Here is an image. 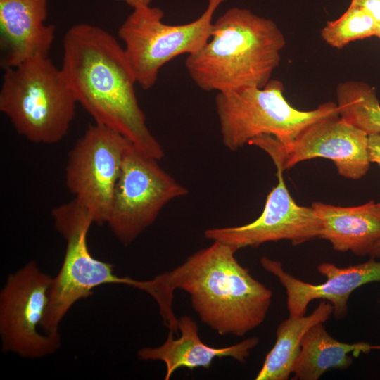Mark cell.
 <instances>
[{
	"label": "cell",
	"instance_id": "obj_1",
	"mask_svg": "<svg viewBox=\"0 0 380 380\" xmlns=\"http://www.w3.org/2000/svg\"><path fill=\"white\" fill-rule=\"evenodd\" d=\"M229 246L214 241L172 270L150 279V295L157 303L169 331L177 335L174 292L184 291L202 322L221 336H243L265 320L272 291L243 267Z\"/></svg>",
	"mask_w": 380,
	"mask_h": 380
},
{
	"label": "cell",
	"instance_id": "obj_2",
	"mask_svg": "<svg viewBox=\"0 0 380 380\" xmlns=\"http://www.w3.org/2000/svg\"><path fill=\"white\" fill-rule=\"evenodd\" d=\"M61 70L77 103L96 124L122 134L150 157H163L139 106L124 48L113 35L88 23L70 27L63 37Z\"/></svg>",
	"mask_w": 380,
	"mask_h": 380
},
{
	"label": "cell",
	"instance_id": "obj_3",
	"mask_svg": "<svg viewBox=\"0 0 380 380\" xmlns=\"http://www.w3.org/2000/svg\"><path fill=\"white\" fill-rule=\"evenodd\" d=\"M284 35L271 19L234 7L213 22L208 42L189 55L185 67L202 90L262 88L279 65Z\"/></svg>",
	"mask_w": 380,
	"mask_h": 380
},
{
	"label": "cell",
	"instance_id": "obj_4",
	"mask_svg": "<svg viewBox=\"0 0 380 380\" xmlns=\"http://www.w3.org/2000/svg\"><path fill=\"white\" fill-rule=\"evenodd\" d=\"M4 70L0 111L16 132L36 144L61 141L78 104L61 68L39 56Z\"/></svg>",
	"mask_w": 380,
	"mask_h": 380
},
{
	"label": "cell",
	"instance_id": "obj_5",
	"mask_svg": "<svg viewBox=\"0 0 380 380\" xmlns=\"http://www.w3.org/2000/svg\"><path fill=\"white\" fill-rule=\"evenodd\" d=\"M284 90L281 81L271 80L262 88L217 93L215 101L224 145L236 151L255 138L270 135L286 151L308 127L339 115L334 102L312 110L296 109L286 101Z\"/></svg>",
	"mask_w": 380,
	"mask_h": 380
},
{
	"label": "cell",
	"instance_id": "obj_6",
	"mask_svg": "<svg viewBox=\"0 0 380 380\" xmlns=\"http://www.w3.org/2000/svg\"><path fill=\"white\" fill-rule=\"evenodd\" d=\"M51 215L56 230L66 241V249L61 270L53 278L41 329L46 334L58 336L59 324L68 311L77 301L91 296L93 289L115 284L143 291L146 281L118 277L112 264L91 255L87 234L94 221L75 199L53 208Z\"/></svg>",
	"mask_w": 380,
	"mask_h": 380
},
{
	"label": "cell",
	"instance_id": "obj_7",
	"mask_svg": "<svg viewBox=\"0 0 380 380\" xmlns=\"http://www.w3.org/2000/svg\"><path fill=\"white\" fill-rule=\"evenodd\" d=\"M225 1L208 0L199 18L182 25L164 23V13L160 8H134L118 34L137 84L143 89L152 88L165 64L179 55L199 51L209 40L215 13Z\"/></svg>",
	"mask_w": 380,
	"mask_h": 380
},
{
	"label": "cell",
	"instance_id": "obj_8",
	"mask_svg": "<svg viewBox=\"0 0 380 380\" xmlns=\"http://www.w3.org/2000/svg\"><path fill=\"white\" fill-rule=\"evenodd\" d=\"M157 160L133 144L125 154L106 221L125 246L152 224L167 203L188 193Z\"/></svg>",
	"mask_w": 380,
	"mask_h": 380
},
{
	"label": "cell",
	"instance_id": "obj_9",
	"mask_svg": "<svg viewBox=\"0 0 380 380\" xmlns=\"http://www.w3.org/2000/svg\"><path fill=\"white\" fill-rule=\"evenodd\" d=\"M53 278L30 262L11 274L0 293L2 350L21 357L38 358L54 353L60 335L41 333Z\"/></svg>",
	"mask_w": 380,
	"mask_h": 380
},
{
	"label": "cell",
	"instance_id": "obj_10",
	"mask_svg": "<svg viewBox=\"0 0 380 380\" xmlns=\"http://www.w3.org/2000/svg\"><path fill=\"white\" fill-rule=\"evenodd\" d=\"M132 144L118 132L95 123L68 153L67 188L94 223H106L123 158Z\"/></svg>",
	"mask_w": 380,
	"mask_h": 380
},
{
	"label": "cell",
	"instance_id": "obj_11",
	"mask_svg": "<svg viewBox=\"0 0 380 380\" xmlns=\"http://www.w3.org/2000/svg\"><path fill=\"white\" fill-rule=\"evenodd\" d=\"M278 183L268 194L262 214L253 222L236 227L208 229L205 237L230 246L235 252L270 241L289 240L293 245L320 238V220L311 207L300 206L291 196L284 181L280 158H272Z\"/></svg>",
	"mask_w": 380,
	"mask_h": 380
},
{
	"label": "cell",
	"instance_id": "obj_12",
	"mask_svg": "<svg viewBox=\"0 0 380 380\" xmlns=\"http://www.w3.org/2000/svg\"><path fill=\"white\" fill-rule=\"evenodd\" d=\"M260 264L284 288L291 317L305 315L312 300L322 299L332 305L335 317L342 319L348 314V302L355 289L368 283L380 281V261L372 258L365 262L346 267H339L331 262L319 264L317 271L326 278L319 284L296 278L284 270L279 261L262 257Z\"/></svg>",
	"mask_w": 380,
	"mask_h": 380
},
{
	"label": "cell",
	"instance_id": "obj_13",
	"mask_svg": "<svg viewBox=\"0 0 380 380\" xmlns=\"http://www.w3.org/2000/svg\"><path fill=\"white\" fill-rule=\"evenodd\" d=\"M368 135L340 115L320 120L303 131L289 148L283 150L284 170L314 158L331 160L338 172L352 179L369 170Z\"/></svg>",
	"mask_w": 380,
	"mask_h": 380
},
{
	"label": "cell",
	"instance_id": "obj_14",
	"mask_svg": "<svg viewBox=\"0 0 380 380\" xmlns=\"http://www.w3.org/2000/svg\"><path fill=\"white\" fill-rule=\"evenodd\" d=\"M46 0H0V44L4 69L48 56L55 27L45 23Z\"/></svg>",
	"mask_w": 380,
	"mask_h": 380
},
{
	"label": "cell",
	"instance_id": "obj_15",
	"mask_svg": "<svg viewBox=\"0 0 380 380\" xmlns=\"http://www.w3.org/2000/svg\"><path fill=\"white\" fill-rule=\"evenodd\" d=\"M178 319L180 331L178 338H175V335L169 332L166 341L161 346L144 347L137 353L141 360L163 362L166 367L165 380L170 379L179 368L191 370L198 367L208 368L215 358L232 357L243 363L251 350L260 341L258 337L253 336L229 346L210 347L201 341L198 324L191 317L184 315Z\"/></svg>",
	"mask_w": 380,
	"mask_h": 380
},
{
	"label": "cell",
	"instance_id": "obj_16",
	"mask_svg": "<svg viewBox=\"0 0 380 380\" xmlns=\"http://www.w3.org/2000/svg\"><path fill=\"white\" fill-rule=\"evenodd\" d=\"M312 207L320 220V238L334 250L369 255L380 242V205L374 201L354 207L315 202Z\"/></svg>",
	"mask_w": 380,
	"mask_h": 380
},
{
	"label": "cell",
	"instance_id": "obj_17",
	"mask_svg": "<svg viewBox=\"0 0 380 380\" xmlns=\"http://www.w3.org/2000/svg\"><path fill=\"white\" fill-rule=\"evenodd\" d=\"M372 350H380V345L341 342L330 336L323 323H318L303 337L300 353L292 369L293 379L317 380L330 369H346L353 363L349 353L358 356Z\"/></svg>",
	"mask_w": 380,
	"mask_h": 380
},
{
	"label": "cell",
	"instance_id": "obj_18",
	"mask_svg": "<svg viewBox=\"0 0 380 380\" xmlns=\"http://www.w3.org/2000/svg\"><path fill=\"white\" fill-rule=\"evenodd\" d=\"M333 313L329 302L322 300L308 315L291 317L283 320L276 331V341L267 354L256 380H287L300 353L307 331L318 323H324Z\"/></svg>",
	"mask_w": 380,
	"mask_h": 380
},
{
	"label": "cell",
	"instance_id": "obj_19",
	"mask_svg": "<svg viewBox=\"0 0 380 380\" xmlns=\"http://www.w3.org/2000/svg\"><path fill=\"white\" fill-rule=\"evenodd\" d=\"M336 98L341 118L367 135L380 134V103L374 87L359 81L341 82Z\"/></svg>",
	"mask_w": 380,
	"mask_h": 380
},
{
	"label": "cell",
	"instance_id": "obj_20",
	"mask_svg": "<svg viewBox=\"0 0 380 380\" xmlns=\"http://www.w3.org/2000/svg\"><path fill=\"white\" fill-rule=\"evenodd\" d=\"M376 21L362 7L350 4L337 19L327 23L321 36L329 46L342 49L349 43L375 35Z\"/></svg>",
	"mask_w": 380,
	"mask_h": 380
},
{
	"label": "cell",
	"instance_id": "obj_21",
	"mask_svg": "<svg viewBox=\"0 0 380 380\" xmlns=\"http://www.w3.org/2000/svg\"><path fill=\"white\" fill-rule=\"evenodd\" d=\"M367 151L370 163L380 166V134L368 135Z\"/></svg>",
	"mask_w": 380,
	"mask_h": 380
},
{
	"label": "cell",
	"instance_id": "obj_22",
	"mask_svg": "<svg viewBox=\"0 0 380 380\" xmlns=\"http://www.w3.org/2000/svg\"><path fill=\"white\" fill-rule=\"evenodd\" d=\"M350 4L367 11L376 23L380 20V0H351Z\"/></svg>",
	"mask_w": 380,
	"mask_h": 380
},
{
	"label": "cell",
	"instance_id": "obj_23",
	"mask_svg": "<svg viewBox=\"0 0 380 380\" xmlns=\"http://www.w3.org/2000/svg\"><path fill=\"white\" fill-rule=\"evenodd\" d=\"M117 1H122L129 6L132 9L145 6H151L152 0H116Z\"/></svg>",
	"mask_w": 380,
	"mask_h": 380
},
{
	"label": "cell",
	"instance_id": "obj_24",
	"mask_svg": "<svg viewBox=\"0 0 380 380\" xmlns=\"http://www.w3.org/2000/svg\"><path fill=\"white\" fill-rule=\"evenodd\" d=\"M370 258H380V242L378 245L374 248L372 252L369 255Z\"/></svg>",
	"mask_w": 380,
	"mask_h": 380
},
{
	"label": "cell",
	"instance_id": "obj_25",
	"mask_svg": "<svg viewBox=\"0 0 380 380\" xmlns=\"http://www.w3.org/2000/svg\"><path fill=\"white\" fill-rule=\"evenodd\" d=\"M374 37H376L380 39V20L376 23Z\"/></svg>",
	"mask_w": 380,
	"mask_h": 380
},
{
	"label": "cell",
	"instance_id": "obj_26",
	"mask_svg": "<svg viewBox=\"0 0 380 380\" xmlns=\"http://www.w3.org/2000/svg\"><path fill=\"white\" fill-rule=\"evenodd\" d=\"M379 203V205H380V202H379V203Z\"/></svg>",
	"mask_w": 380,
	"mask_h": 380
},
{
	"label": "cell",
	"instance_id": "obj_27",
	"mask_svg": "<svg viewBox=\"0 0 380 380\" xmlns=\"http://www.w3.org/2000/svg\"><path fill=\"white\" fill-rule=\"evenodd\" d=\"M379 303H380V300H379Z\"/></svg>",
	"mask_w": 380,
	"mask_h": 380
}]
</instances>
